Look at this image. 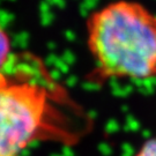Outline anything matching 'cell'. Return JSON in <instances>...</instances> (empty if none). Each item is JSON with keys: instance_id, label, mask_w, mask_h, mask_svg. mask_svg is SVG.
<instances>
[{"instance_id": "277c9868", "label": "cell", "mask_w": 156, "mask_h": 156, "mask_svg": "<svg viewBox=\"0 0 156 156\" xmlns=\"http://www.w3.org/2000/svg\"><path fill=\"white\" fill-rule=\"evenodd\" d=\"M134 156H156V136L146 140Z\"/></svg>"}, {"instance_id": "6da1fadb", "label": "cell", "mask_w": 156, "mask_h": 156, "mask_svg": "<svg viewBox=\"0 0 156 156\" xmlns=\"http://www.w3.org/2000/svg\"><path fill=\"white\" fill-rule=\"evenodd\" d=\"M11 62L0 72V156H20L36 141L73 145L81 138L62 110L65 95L37 58Z\"/></svg>"}, {"instance_id": "7a4b0ae2", "label": "cell", "mask_w": 156, "mask_h": 156, "mask_svg": "<svg viewBox=\"0 0 156 156\" xmlns=\"http://www.w3.org/2000/svg\"><path fill=\"white\" fill-rule=\"evenodd\" d=\"M87 43L96 80L156 79V14L135 0H113L93 12Z\"/></svg>"}, {"instance_id": "3957f363", "label": "cell", "mask_w": 156, "mask_h": 156, "mask_svg": "<svg viewBox=\"0 0 156 156\" xmlns=\"http://www.w3.org/2000/svg\"><path fill=\"white\" fill-rule=\"evenodd\" d=\"M13 58L11 38L5 29L0 26V72L5 69Z\"/></svg>"}]
</instances>
